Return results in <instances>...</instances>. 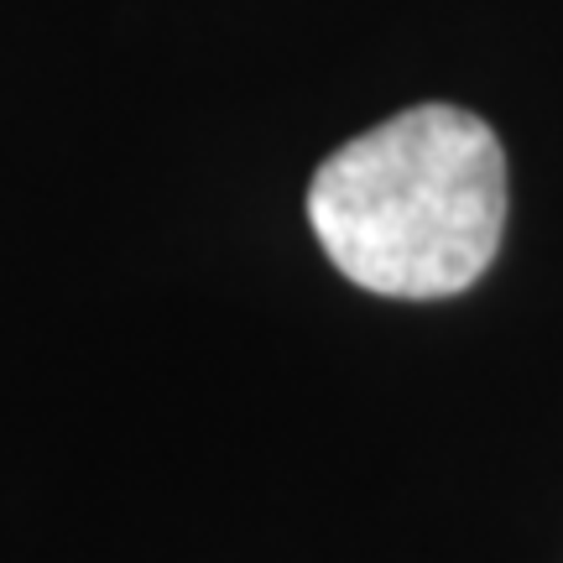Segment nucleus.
<instances>
[{"mask_svg":"<svg viewBox=\"0 0 563 563\" xmlns=\"http://www.w3.org/2000/svg\"><path fill=\"white\" fill-rule=\"evenodd\" d=\"M308 224L344 277L382 298H454L506 230V152L460 104H412L313 173Z\"/></svg>","mask_w":563,"mask_h":563,"instance_id":"nucleus-1","label":"nucleus"}]
</instances>
